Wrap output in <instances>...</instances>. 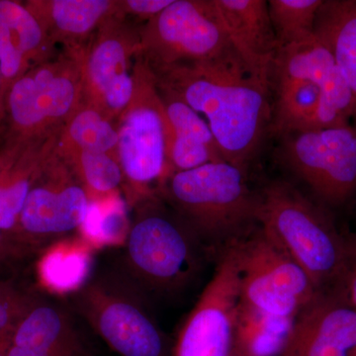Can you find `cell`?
<instances>
[{
  "label": "cell",
  "instance_id": "obj_21",
  "mask_svg": "<svg viewBox=\"0 0 356 356\" xmlns=\"http://www.w3.org/2000/svg\"><path fill=\"white\" fill-rule=\"evenodd\" d=\"M314 34L332 54L350 89L356 129V0H323Z\"/></svg>",
  "mask_w": 356,
  "mask_h": 356
},
{
  "label": "cell",
  "instance_id": "obj_31",
  "mask_svg": "<svg viewBox=\"0 0 356 356\" xmlns=\"http://www.w3.org/2000/svg\"><path fill=\"white\" fill-rule=\"evenodd\" d=\"M31 67L13 33L7 26L0 23V74L4 102L11 86Z\"/></svg>",
  "mask_w": 356,
  "mask_h": 356
},
{
  "label": "cell",
  "instance_id": "obj_10",
  "mask_svg": "<svg viewBox=\"0 0 356 356\" xmlns=\"http://www.w3.org/2000/svg\"><path fill=\"white\" fill-rule=\"evenodd\" d=\"M276 158L308 187L325 208H341L356 198V129L351 125L286 134Z\"/></svg>",
  "mask_w": 356,
  "mask_h": 356
},
{
  "label": "cell",
  "instance_id": "obj_11",
  "mask_svg": "<svg viewBox=\"0 0 356 356\" xmlns=\"http://www.w3.org/2000/svg\"><path fill=\"white\" fill-rule=\"evenodd\" d=\"M89 205L83 184L55 153L28 194L13 235L31 252L47 248L79 232Z\"/></svg>",
  "mask_w": 356,
  "mask_h": 356
},
{
  "label": "cell",
  "instance_id": "obj_12",
  "mask_svg": "<svg viewBox=\"0 0 356 356\" xmlns=\"http://www.w3.org/2000/svg\"><path fill=\"white\" fill-rule=\"evenodd\" d=\"M216 269L178 334L175 356H232L241 276L235 248L217 257Z\"/></svg>",
  "mask_w": 356,
  "mask_h": 356
},
{
  "label": "cell",
  "instance_id": "obj_6",
  "mask_svg": "<svg viewBox=\"0 0 356 356\" xmlns=\"http://www.w3.org/2000/svg\"><path fill=\"white\" fill-rule=\"evenodd\" d=\"M84 50L64 49L11 86L4 102V139H37L63 131L83 104Z\"/></svg>",
  "mask_w": 356,
  "mask_h": 356
},
{
  "label": "cell",
  "instance_id": "obj_2",
  "mask_svg": "<svg viewBox=\"0 0 356 356\" xmlns=\"http://www.w3.org/2000/svg\"><path fill=\"white\" fill-rule=\"evenodd\" d=\"M134 208L123 245L125 277L147 298H175L195 282L212 254L159 193Z\"/></svg>",
  "mask_w": 356,
  "mask_h": 356
},
{
  "label": "cell",
  "instance_id": "obj_29",
  "mask_svg": "<svg viewBox=\"0 0 356 356\" xmlns=\"http://www.w3.org/2000/svg\"><path fill=\"white\" fill-rule=\"evenodd\" d=\"M267 3L280 49L314 36L316 16L323 0H269Z\"/></svg>",
  "mask_w": 356,
  "mask_h": 356
},
{
  "label": "cell",
  "instance_id": "obj_4",
  "mask_svg": "<svg viewBox=\"0 0 356 356\" xmlns=\"http://www.w3.org/2000/svg\"><path fill=\"white\" fill-rule=\"evenodd\" d=\"M259 193L262 228L305 271L318 292H343L346 241L327 208L285 180L268 182Z\"/></svg>",
  "mask_w": 356,
  "mask_h": 356
},
{
  "label": "cell",
  "instance_id": "obj_15",
  "mask_svg": "<svg viewBox=\"0 0 356 356\" xmlns=\"http://www.w3.org/2000/svg\"><path fill=\"white\" fill-rule=\"evenodd\" d=\"M356 308L343 292L323 293L296 318L280 356H350Z\"/></svg>",
  "mask_w": 356,
  "mask_h": 356
},
{
  "label": "cell",
  "instance_id": "obj_32",
  "mask_svg": "<svg viewBox=\"0 0 356 356\" xmlns=\"http://www.w3.org/2000/svg\"><path fill=\"white\" fill-rule=\"evenodd\" d=\"M172 2L173 0H118V14L124 17L134 16L147 22Z\"/></svg>",
  "mask_w": 356,
  "mask_h": 356
},
{
  "label": "cell",
  "instance_id": "obj_1",
  "mask_svg": "<svg viewBox=\"0 0 356 356\" xmlns=\"http://www.w3.org/2000/svg\"><path fill=\"white\" fill-rule=\"evenodd\" d=\"M151 69L161 86L205 118L226 161L248 172L270 132V83L242 60Z\"/></svg>",
  "mask_w": 356,
  "mask_h": 356
},
{
  "label": "cell",
  "instance_id": "obj_18",
  "mask_svg": "<svg viewBox=\"0 0 356 356\" xmlns=\"http://www.w3.org/2000/svg\"><path fill=\"white\" fill-rule=\"evenodd\" d=\"M25 6L51 43L84 49L100 26L118 14V0H30Z\"/></svg>",
  "mask_w": 356,
  "mask_h": 356
},
{
  "label": "cell",
  "instance_id": "obj_39",
  "mask_svg": "<svg viewBox=\"0 0 356 356\" xmlns=\"http://www.w3.org/2000/svg\"><path fill=\"white\" fill-rule=\"evenodd\" d=\"M2 261H2L1 259H0V264H1Z\"/></svg>",
  "mask_w": 356,
  "mask_h": 356
},
{
  "label": "cell",
  "instance_id": "obj_9",
  "mask_svg": "<svg viewBox=\"0 0 356 356\" xmlns=\"http://www.w3.org/2000/svg\"><path fill=\"white\" fill-rule=\"evenodd\" d=\"M232 245L240 269L241 305L273 317L295 318L323 294L261 225Z\"/></svg>",
  "mask_w": 356,
  "mask_h": 356
},
{
  "label": "cell",
  "instance_id": "obj_27",
  "mask_svg": "<svg viewBox=\"0 0 356 356\" xmlns=\"http://www.w3.org/2000/svg\"><path fill=\"white\" fill-rule=\"evenodd\" d=\"M126 206L119 193L90 201L79 236L95 250L105 245H123L130 228Z\"/></svg>",
  "mask_w": 356,
  "mask_h": 356
},
{
  "label": "cell",
  "instance_id": "obj_20",
  "mask_svg": "<svg viewBox=\"0 0 356 356\" xmlns=\"http://www.w3.org/2000/svg\"><path fill=\"white\" fill-rule=\"evenodd\" d=\"M76 343L81 339L67 312L38 299L16 327L7 356H36Z\"/></svg>",
  "mask_w": 356,
  "mask_h": 356
},
{
  "label": "cell",
  "instance_id": "obj_38",
  "mask_svg": "<svg viewBox=\"0 0 356 356\" xmlns=\"http://www.w3.org/2000/svg\"><path fill=\"white\" fill-rule=\"evenodd\" d=\"M350 356H356V346L355 348V350H353V351H351V353H350Z\"/></svg>",
  "mask_w": 356,
  "mask_h": 356
},
{
  "label": "cell",
  "instance_id": "obj_17",
  "mask_svg": "<svg viewBox=\"0 0 356 356\" xmlns=\"http://www.w3.org/2000/svg\"><path fill=\"white\" fill-rule=\"evenodd\" d=\"M236 53L255 76L271 84V69L277 53L268 3L266 0H213Z\"/></svg>",
  "mask_w": 356,
  "mask_h": 356
},
{
  "label": "cell",
  "instance_id": "obj_3",
  "mask_svg": "<svg viewBox=\"0 0 356 356\" xmlns=\"http://www.w3.org/2000/svg\"><path fill=\"white\" fill-rule=\"evenodd\" d=\"M159 194L217 257L259 225L261 193L228 161L173 173Z\"/></svg>",
  "mask_w": 356,
  "mask_h": 356
},
{
  "label": "cell",
  "instance_id": "obj_25",
  "mask_svg": "<svg viewBox=\"0 0 356 356\" xmlns=\"http://www.w3.org/2000/svg\"><path fill=\"white\" fill-rule=\"evenodd\" d=\"M117 147L118 134L113 122L83 104L63 129L57 151H88L117 156Z\"/></svg>",
  "mask_w": 356,
  "mask_h": 356
},
{
  "label": "cell",
  "instance_id": "obj_8",
  "mask_svg": "<svg viewBox=\"0 0 356 356\" xmlns=\"http://www.w3.org/2000/svg\"><path fill=\"white\" fill-rule=\"evenodd\" d=\"M140 36L139 54L153 69L242 60L213 0H173L140 28Z\"/></svg>",
  "mask_w": 356,
  "mask_h": 356
},
{
  "label": "cell",
  "instance_id": "obj_36",
  "mask_svg": "<svg viewBox=\"0 0 356 356\" xmlns=\"http://www.w3.org/2000/svg\"><path fill=\"white\" fill-rule=\"evenodd\" d=\"M6 118V105H4V97L1 90V74H0V124L3 123Z\"/></svg>",
  "mask_w": 356,
  "mask_h": 356
},
{
  "label": "cell",
  "instance_id": "obj_5",
  "mask_svg": "<svg viewBox=\"0 0 356 356\" xmlns=\"http://www.w3.org/2000/svg\"><path fill=\"white\" fill-rule=\"evenodd\" d=\"M132 74V100L114 125L126 203L134 208L158 194L165 184L172 131L156 77L140 54L136 56Z\"/></svg>",
  "mask_w": 356,
  "mask_h": 356
},
{
  "label": "cell",
  "instance_id": "obj_30",
  "mask_svg": "<svg viewBox=\"0 0 356 356\" xmlns=\"http://www.w3.org/2000/svg\"><path fill=\"white\" fill-rule=\"evenodd\" d=\"M37 300L11 281L0 282V343H11L21 318Z\"/></svg>",
  "mask_w": 356,
  "mask_h": 356
},
{
  "label": "cell",
  "instance_id": "obj_23",
  "mask_svg": "<svg viewBox=\"0 0 356 356\" xmlns=\"http://www.w3.org/2000/svg\"><path fill=\"white\" fill-rule=\"evenodd\" d=\"M270 132L280 138L286 134L318 129L323 95L315 83L304 79L274 81Z\"/></svg>",
  "mask_w": 356,
  "mask_h": 356
},
{
  "label": "cell",
  "instance_id": "obj_22",
  "mask_svg": "<svg viewBox=\"0 0 356 356\" xmlns=\"http://www.w3.org/2000/svg\"><path fill=\"white\" fill-rule=\"evenodd\" d=\"M95 250L81 236L51 243L37 266L40 282L55 294H74L90 280Z\"/></svg>",
  "mask_w": 356,
  "mask_h": 356
},
{
  "label": "cell",
  "instance_id": "obj_19",
  "mask_svg": "<svg viewBox=\"0 0 356 356\" xmlns=\"http://www.w3.org/2000/svg\"><path fill=\"white\" fill-rule=\"evenodd\" d=\"M158 86L172 131L166 179L173 173L226 161L205 119L172 91Z\"/></svg>",
  "mask_w": 356,
  "mask_h": 356
},
{
  "label": "cell",
  "instance_id": "obj_13",
  "mask_svg": "<svg viewBox=\"0 0 356 356\" xmlns=\"http://www.w3.org/2000/svg\"><path fill=\"white\" fill-rule=\"evenodd\" d=\"M304 79L322 91L323 106L318 127L351 125L353 95L330 51L314 34L300 43L278 49L271 69L274 81Z\"/></svg>",
  "mask_w": 356,
  "mask_h": 356
},
{
  "label": "cell",
  "instance_id": "obj_37",
  "mask_svg": "<svg viewBox=\"0 0 356 356\" xmlns=\"http://www.w3.org/2000/svg\"><path fill=\"white\" fill-rule=\"evenodd\" d=\"M10 344L8 343H0V356H7V351H8Z\"/></svg>",
  "mask_w": 356,
  "mask_h": 356
},
{
  "label": "cell",
  "instance_id": "obj_33",
  "mask_svg": "<svg viewBox=\"0 0 356 356\" xmlns=\"http://www.w3.org/2000/svg\"><path fill=\"white\" fill-rule=\"evenodd\" d=\"M343 235L346 250L343 292L351 305L356 308V232Z\"/></svg>",
  "mask_w": 356,
  "mask_h": 356
},
{
  "label": "cell",
  "instance_id": "obj_24",
  "mask_svg": "<svg viewBox=\"0 0 356 356\" xmlns=\"http://www.w3.org/2000/svg\"><path fill=\"white\" fill-rule=\"evenodd\" d=\"M294 318L273 317L238 305L232 356H280Z\"/></svg>",
  "mask_w": 356,
  "mask_h": 356
},
{
  "label": "cell",
  "instance_id": "obj_28",
  "mask_svg": "<svg viewBox=\"0 0 356 356\" xmlns=\"http://www.w3.org/2000/svg\"><path fill=\"white\" fill-rule=\"evenodd\" d=\"M0 23L13 33L32 67L55 56V44L51 43L43 26L25 3L14 0H0Z\"/></svg>",
  "mask_w": 356,
  "mask_h": 356
},
{
  "label": "cell",
  "instance_id": "obj_14",
  "mask_svg": "<svg viewBox=\"0 0 356 356\" xmlns=\"http://www.w3.org/2000/svg\"><path fill=\"white\" fill-rule=\"evenodd\" d=\"M140 50V28L119 14L105 21L84 50L83 104L98 110L109 91L133 84L130 70Z\"/></svg>",
  "mask_w": 356,
  "mask_h": 356
},
{
  "label": "cell",
  "instance_id": "obj_34",
  "mask_svg": "<svg viewBox=\"0 0 356 356\" xmlns=\"http://www.w3.org/2000/svg\"><path fill=\"white\" fill-rule=\"evenodd\" d=\"M30 252L24 245H21L13 234L0 229V259L6 261L8 259H15Z\"/></svg>",
  "mask_w": 356,
  "mask_h": 356
},
{
  "label": "cell",
  "instance_id": "obj_26",
  "mask_svg": "<svg viewBox=\"0 0 356 356\" xmlns=\"http://www.w3.org/2000/svg\"><path fill=\"white\" fill-rule=\"evenodd\" d=\"M56 153L72 168L90 201L109 197L123 187V172L117 156L88 151L58 152L57 149Z\"/></svg>",
  "mask_w": 356,
  "mask_h": 356
},
{
  "label": "cell",
  "instance_id": "obj_7",
  "mask_svg": "<svg viewBox=\"0 0 356 356\" xmlns=\"http://www.w3.org/2000/svg\"><path fill=\"white\" fill-rule=\"evenodd\" d=\"M70 296L79 315L117 355H170V341L149 312L147 297L127 278H90Z\"/></svg>",
  "mask_w": 356,
  "mask_h": 356
},
{
  "label": "cell",
  "instance_id": "obj_35",
  "mask_svg": "<svg viewBox=\"0 0 356 356\" xmlns=\"http://www.w3.org/2000/svg\"><path fill=\"white\" fill-rule=\"evenodd\" d=\"M36 356H83V346L81 343L70 344Z\"/></svg>",
  "mask_w": 356,
  "mask_h": 356
},
{
  "label": "cell",
  "instance_id": "obj_16",
  "mask_svg": "<svg viewBox=\"0 0 356 356\" xmlns=\"http://www.w3.org/2000/svg\"><path fill=\"white\" fill-rule=\"evenodd\" d=\"M60 132L37 139H4L0 147V229L13 234L28 194L57 149Z\"/></svg>",
  "mask_w": 356,
  "mask_h": 356
}]
</instances>
